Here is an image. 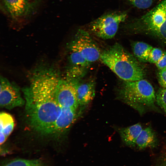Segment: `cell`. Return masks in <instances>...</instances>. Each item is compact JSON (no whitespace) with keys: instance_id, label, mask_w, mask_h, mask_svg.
<instances>
[{"instance_id":"obj_1","label":"cell","mask_w":166,"mask_h":166,"mask_svg":"<svg viewBox=\"0 0 166 166\" xmlns=\"http://www.w3.org/2000/svg\"><path fill=\"white\" fill-rule=\"evenodd\" d=\"M59 80L58 76L53 73L40 72L33 76L29 87L24 90L30 124L42 134L54 133L56 123L61 112L55 99Z\"/></svg>"},{"instance_id":"obj_2","label":"cell","mask_w":166,"mask_h":166,"mask_svg":"<svg viewBox=\"0 0 166 166\" xmlns=\"http://www.w3.org/2000/svg\"><path fill=\"white\" fill-rule=\"evenodd\" d=\"M101 61L125 81L143 79L144 71L135 57L120 44L116 43L101 52Z\"/></svg>"},{"instance_id":"obj_3","label":"cell","mask_w":166,"mask_h":166,"mask_svg":"<svg viewBox=\"0 0 166 166\" xmlns=\"http://www.w3.org/2000/svg\"><path fill=\"white\" fill-rule=\"evenodd\" d=\"M121 99L140 114L156 109V94L152 85L142 79L125 81L119 93Z\"/></svg>"},{"instance_id":"obj_4","label":"cell","mask_w":166,"mask_h":166,"mask_svg":"<svg viewBox=\"0 0 166 166\" xmlns=\"http://www.w3.org/2000/svg\"><path fill=\"white\" fill-rule=\"evenodd\" d=\"M129 27L134 32L152 35L166 43V0L133 20Z\"/></svg>"},{"instance_id":"obj_5","label":"cell","mask_w":166,"mask_h":166,"mask_svg":"<svg viewBox=\"0 0 166 166\" xmlns=\"http://www.w3.org/2000/svg\"><path fill=\"white\" fill-rule=\"evenodd\" d=\"M125 12L108 13L99 17L90 25L91 31L97 37L107 39L115 36L120 23L126 19Z\"/></svg>"},{"instance_id":"obj_6","label":"cell","mask_w":166,"mask_h":166,"mask_svg":"<svg viewBox=\"0 0 166 166\" xmlns=\"http://www.w3.org/2000/svg\"><path fill=\"white\" fill-rule=\"evenodd\" d=\"M69 47L79 52L88 61L91 63L100 59L101 52L89 33L79 29Z\"/></svg>"},{"instance_id":"obj_7","label":"cell","mask_w":166,"mask_h":166,"mask_svg":"<svg viewBox=\"0 0 166 166\" xmlns=\"http://www.w3.org/2000/svg\"><path fill=\"white\" fill-rule=\"evenodd\" d=\"M55 99L61 109L66 108L78 109L79 107L77 99L75 82L66 78H60L56 89Z\"/></svg>"},{"instance_id":"obj_8","label":"cell","mask_w":166,"mask_h":166,"mask_svg":"<svg viewBox=\"0 0 166 166\" xmlns=\"http://www.w3.org/2000/svg\"><path fill=\"white\" fill-rule=\"evenodd\" d=\"M25 101L22 98L19 89L7 79H0V106L8 109L23 106Z\"/></svg>"},{"instance_id":"obj_9","label":"cell","mask_w":166,"mask_h":166,"mask_svg":"<svg viewBox=\"0 0 166 166\" xmlns=\"http://www.w3.org/2000/svg\"><path fill=\"white\" fill-rule=\"evenodd\" d=\"M69 49V63L65 78L73 81H78L85 75L91 63L76 50Z\"/></svg>"},{"instance_id":"obj_10","label":"cell","mask_w":166,"mask_h":166,"mask_svg":"<svg viewBox=\"0 0 166 166\" xmlns=\"http://www.w3.org/2000/svg\"><path fill=\"white\" fill-rule=\"evenodd\" d=\"M77 101L79 107L82 108L93 99L95 94V82L93 80L75 82Z\"/></svg>"},{"instance_id":"obj_11","label":"cell","mask_w":166,"mask_h":166,"mask_svg":"<svg viewBox=\"0 0 166 166\" xmlns=\"http://www.w3.org/2000/svg\"><path fill=\"white\" fill-rule=\"evenodd\" d=\"M81 111L70 108L62 109L56 123L54 133L66 132L76 120Z\"/></svg>"},{"instance_id":"obj_12","label":"cell","mask_w":166,"mask_h":166,"mask_svg":"<svg viewBox=\"0 0 166 166\" xmlns=\"http://www.w3.org/2000/svg\"><path fill=\"white\" fill-rule=\"evenodd\" d=\"M142 129L141 124L137 123L121 129L119 132L122 141L126 145L134 147L136 140Z\"/></svg>"},{"instance_id":"obj_13","label":"cell","mask_w":166,"mask_h":166,"mask_svg":"<svg viewBox=\"0 0 166 166\" xmlns=\"http://www.w3.org/2000/svg\"><path fill=\"white\" fill-rule=\"evenodd\" d=\"M15 126V121L10 114L2 112L0 114V144H3L12 132Z\"/></svg>"},{"instance_id":"obj_14","label":"cell","mask_w":166,"mask_h":166,"mask_svg":"<svg viewBox=\"0 0 166 166\" xmlns=\"http://www.w3.org/2000/svg\"><path fill=\"white\" fill-rule=\"evenodd\" d=\"M157 144L156 136L152 128L149 126L143 129L136 141V146L140 149L155 147Z\"/></svg>"},{"instance_id":"obj_15","label":"cell","mask_w":166,"mask_h":166,"mask_svg":"<svg viewBox=\"0 0 166 166\" xmlns=\"http://www.w3.org/2000/svg\"><path fill=\"white\" fill-rule=\"evenodd\" d=\"M9 12L14 17L22 16L27 13L30 5L28 0H4Z\"/></svg>"},{"instance_id":"obj_16","label":"cell","mask_w":166,"mask_h":166,"mask_svg":"<svg viewBox=\"0 0 166 166\" xmlns=\"http://www.w3.org/2000/svg\"><path fill=\"white\" fill-rule=\"evenodd\" d=\"M131 45L133 54L138 60L142 62L148 61L150 52L153 48L152 46L141 42H133Z\"/></svg>"},{"instance_id":"obj_17","label":"cell","mask_w":166,"mask_h":166,"mask_svg":"<svg viewBox=\"0 0 166 166\" xmlns=\"http://www.w3.org/2000/svg\"><path fill=\"white\" fill-rule=\"evenodd\" d=\"M1 166H48L40 159L15 158L4 162Z\"/></svg>"},{"instance_id":"obj_18","label":"cell","mask_w":166,"mask_h":166,"mask_svg":"<svg viewBox=\"0 0 166 166\" xmlns=\"http://www.w3.org/2000/svg\"><path fill=\"white\" fill-rule=\"evenodd\" d=\"M156 100L157 105L166 114V88L160 89L156 94Z\"/></svg>"},{"instance_id":"obj_19","label":"cell","mask_w":166,"mask_h":166,"mask_svg":"<svg viewBox=\"0 0 166 166\" xmlns=\"http://www.w3.org/2000/svg\"><path fill=\"white\" fill-rule=\"evenodd\" d=\"M134 7L140 9L149 8L153 4L154 0H127Z\"/></svg>"},{"instance_id":"obj_20","label":"cell","mask_w":166,"mask_h":166,"mask_svg":"<svg viewBox=\"0 0 166 166\" xmlns=\"http://www.w3.org/2000/svg\"><path fill=\"white\" fill-rule=\"evenodd\" d=\"M164 53V52L160 48H153L150 52L148 61L156 63L162 57Z\"/></svg>"},{"instance_id":"obj_21","label":"cell","mask_w":166,"mask_h":166,"mask_svg":"<svg viewBox=\"0 0 166 166\" xmlns=\"http://www.w3.org/2000/svg\"><path fill=\"white\" fill-rule=\"evenodd\" d=\"M158 79L160 85L163 88H166V69L160 70L158 74Z\"/></svg>"},{"instance_id":"obj_22","label":"cell","mask_w":166,"mask_h":166,"mask_svg":"<svg viewBox=\"0 0 166 166\" xmlns=\"http://www.w3.org/2000/svg\"><path fill=\"white\" fill-rule=\"evenodd\" d=\"M157 68L161 70L166 67V52H164L161 58L155 63Z\"/></svg>"},{"instance_id":"obj_23","label":"cell","mask_w":166,"mask_h":166,"mask_svg":"<svg viewBox=\"0 0 166 166\" xmlns=\"http://www.w3.org/2000/svg\"><path fill=\"white\" fill-rule=\"evenodd\" d=\"M160 166H166V161L164 162L160 165Z\"/></svg>"},{"instance_id":"obj_24","label":"cell","mask_w":166,"mask_h":166,"mask_svg":"<svg viewBox=\"0 0 166 166\" xmlns=\"http://www.w3.org/2000/svg\"><path fill=\"white\" fill-rule=\"evenodd\" d=\"M164 69H166V67Z\"/></svg>"}]
</instances>
